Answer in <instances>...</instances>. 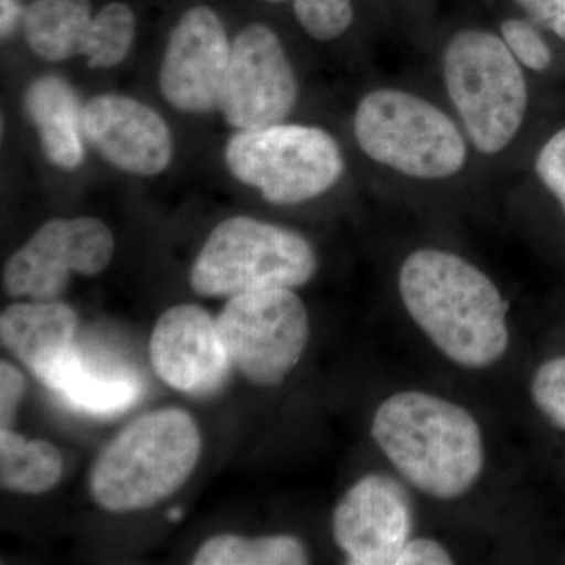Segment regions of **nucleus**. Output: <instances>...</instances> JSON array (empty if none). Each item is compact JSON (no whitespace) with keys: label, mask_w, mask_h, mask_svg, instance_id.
Here are the masks:
<instances>
[{"label":"nucleus","mask_w":565,"mask_h":565,"mask_svg":"<svg viewBox=\"0 0 565 565\" xmlns=\"http://www.w3.org/2000/svg\"><path fill=\"white\" fill-rule=\"evenodd\" d=\"M399 291L408 315L452 362L481 370L504 355L509 303L473 264L423 248L401 267Z\"/></svg>","instance_id":"f257e3e1"},{"label":"nucleus","mask_w":565,"mask_h":565,"mask_svg":"<svg viewBox=\"0 0 565 565\" xmlns=\"http://www.w3.org/2000/svg\"><path fill=\"white\" fill-rule=\"evenodd\" d=\"M373 437L412 486L440 500L468 492L484 467L473 416L433 394H393L375 412Z\"/></svg>","instance_id":"f03ea898"},{"label":"nucleus","mask_w":565,"mask_h":565,"mask_svg":"<svg viewBox=\"0 0 565 565\" xmlns=\"http://www.w3.org/2000/svg\"><path fill=\"white\" fill-rule=\"evenodd\" d=\"M202 452L195 419L178 408L140 416L93 465L90 490L110 512L150 509L185 484Z\"/></svg>","instance_id":"7ed1b4c3"},{"label":"nucleus","mask_w":565,"mask_h":565,"mask_svg":"<svg viewBox=\"0 0 565 565\" xmlns=\"http://www.w3.org/2000/svg\"><path fill=\"white\" fill-rule=\"evenodd\" d=\"M444 79L476 150L503 151L527 109L525 74L504 40L484 29L456 33L445 50Z\"/></svg>","instance_id":"20e7f679"},{"label":"nucleus","mask_w":565,"mask_h":565,"mask_svg":"<svg viewBox=\"0 0 565 565\" xmlns=\"http://www.w3.org/2000/svg\"><path fill=\"white\" fill-rule=\"evenodd\" d=\"M316 269L313 247L299 233L252 217H232L212 230L193 263L191 285L203 297H233L299 288Z\"/></svg>","instance_id":"39448f33"},{"label":"nucleus","mask_w":565,"mask_h":565,"mask_svg":"<svg viewBox=\"0 0 565 565\" xmlns=\"http://www.w3.org/2000/svg\"><path fill=\"white\" fill-rule=\"evenodd\" d=\"M353 132L373 161L419 180H441L467 162V143L437 106L403 90L367 93L356 106Z\"/></svg>","instance_id":"423d86ee"},{"label":"nucleus","mask_w":565,"mask_h":565,"mask_svg":"<svg viewBox=\"0 0 565 565\" xmlns=\"http://www.w3.org/2000/svg\"><path fill=\"white\" fill-rule=\"evenodd\" d=\"M225 161L237 181L258 189L274 204L313 200L344 172L343 152L329 132L285 122L234 134Z\"/></svg>","instance_id":"0eeeda50"},{"label":"nucleus","mask_w":565,"mask_h":565,"mask_svg":"<svg viewBox=\"0 0 565 565\" xmlns=\"http://www.w3.org/2000/svg\"><path fill=\"white\" fill-rule=\"evenodd\" d=\"M217 326L230 360L256 385L280 384L310 338L307 308L289 288L230 297Z\"/></svg>","instance_id":"6e6552de"},{"label":"nucleus","mask_w":565,"mask_h":565,"mask_svg":"<svg viewBox=\"0 0 565 565\" xmlns=\"http://www.w3.org/2000/svg\"><path fill=\"white\" fill-rule=\"evenodd\" d=\"M114 252V234L98 218H54L11 256L3 269V288L11 297L51 302L65 291L71 274H102Z\"/></svg>","instance_id":"1a4fd4ad"},{"label":"nucleus","mask_w":565,"mask_h":565,"mask_svg":"<svg viewBox=\"0 0 565 565\" xmlns=\"http://www.w3.org/2000/svg\"><path fill=\"white\" fill-rule=\"evenodd\" d=\"M297 96L296 73L277 33L259 22L237 33L218 107L226 122L239 131L278 125Z\"/></svg>","instance_id":"9d476101"},{"label":"nucleus","mask_w":565,"mask_h":565,"mask_svg":"<svg viewBox=\"0 0 565 565\" xmlns=\"http://www.w3.org/2000/svg\"><path fill=\"white\" fill-rule=\"evenodd\" d=\"M232 44L218 14L206 6L181 14L167 43L159 87L167 103L189 114L221 107Z\"/></svg>","instance_id":"9b49d317"},{"label":"nucleus","mask_w":565,"mask_h":565,"mask_svg":"<svg viewBox=\"0 0 565 565\" xmlns=\"http://www.w3.org/2000/svg\"><path fill=\"white\" fill-rule=\"evenodd\" d=\"M412 530L411 497L390 476H364L334 509L333 537L351 564L396 563Z\"/></svg>","instance_id":"f8f14e48"},{"label":"nucleus","mask_w":565,"mask_h":565,"mask_svg":"<svg viewBox=\"0 0 565 565\" xmlns=\"http://www.w3.org/2000/svg\"><path fill=\"white\" fill-rule=\"evenodd\" d=\"M151 364L167 385L191 396L218 392L232 371L217 321L196 305L169 308L156 322Z\"/></svg>","instance_id":"ddd939ff"},{"label":"nucleus","mask_w":565,"mask_h":565,"mask_svg":"<svg viewBox=\"0 0 565 565\" xmlns=\"http://www.w3.org/2000/svg\"><path fill=\"white\" fill-rule=\"evenodd\" d=\"M85 141L121 172L154 177L173 159L166 120L147 104L122 95H98L84 104Z\"/></svg>","instance_id":"4468645a"},{"label":"nucleus","mask_w":565,"mask_h":565,"mask_svg":"<svg viewBox=\"0 0 565 565\" xmlns=\"http://www.w3.org/2000/svg\"><path fill=\"white\" fill-rule=\"evenodd\" d=\"M79 319L68 305L51 300L13 303L0 316V340L41 381L74 348Z\"/></svg>","instance_id":"2eb2a0df"},{"label":"nucleus","mask_w":565,"mask_h":565,"mask_svg":"<svg viewBox=\"0 0 565 565\" xmlns=\"http://www.w3.org/2000/svg\"><path fill=\"white\" fill-rule=\"evenodd\" d=\"M40 382L71 407L96 416L122 414L143 392L132 371L87 359L76 344Z\"/></svg>","instance_id":"dca6fc26"},{"label":"nucleus","mask_w":565,"mask_h":565,"mask_svg":"<svg viewBox=\"0 0 565 565\" xmlns=\"http://www.w3.org/2000/svg\"><path fill=\"white\" fill-rule=\"evenodd\" d=\"M24 107L44 158L62 170L79 169L85 159L84 106L73 85L61 76H41L25 90Z\"/></svg>","instance_id":"f3484780"},{"label":"nucleus","mask_w":565,"mask_h":565,"mask_svg":"<svg viewBox=\"0 0 565 565\" xmlns=\"http://www.w3.org/2000/svg\"><path fill=\"white\" fill-rule=\"evenodd\" d=\"M90 0H32L22 29L29 47L46 62L84 55L93 28Z\"/></svg>","instance_id":"a211bd4d"},{"label":"nucleus","mask_w":565,"mask_h":565,"mask_svg":"<svg viewBox=\"0 0 565 565\" xmlns=\"http://www.w3.org/2000/svg\"><path fill=\"white\" fill-rule=\"evenodd\" d=\"M63 459L50 441H28L10 429L0 430V484L11 492H50L61 481Z\"/></svg>","instance_id":"6ab92c4d"},{"label":"nucleus","mask_w":565,"mask_h":565,"mask_svg":"<svg viewBox=\"0 0 565 565\" xmlns=\"http://www.w3.org/2000/svg\"><path fill=\"white\" fill-rule=\"evenodd\" d=\"M308 563L302 542L289 535L244 539L215 535L204 542L193 564L196 565H302Z\"/></svg>","instance_id":"aec40b11"},{"label":"nucleus","mask_w":565,"mask_h":565,"mask_svg":"<svg viewBox=\"0 0 565 565\" xmlns=\"http://www.w3.org/2000/svg\"><path fill=\"white\" fill-rule=\"evenodd\" d=\"M136 36V17L128 3L110 2L93 18L85 57L90 68L120 65L131 51Z\"/></svg>","instance_id":"412c9836"},{"label":"nucleus","mask_w":565,"mask_h":565,"mask_svg":"<svg viewBox=\"0 0 565 565\" xmlns=\"http://www.w3.org/2000/svg\"><path fill=\"white\" fill-rule=\"evenodd\" d=\"M300 28L315 40L340 39L355 20L353 0H292Z\"/></svg>","instance_id":"4be33fe9"},{"label":"nucleus","mask_w":565,"mask_h":565,"mask_svg":"<svg viewBox=\"0 0 565 565\" xmlns=\"http://www.w3.org/2000/svg\"><path fill=\"white\" fill-rule=\"evenodd\" d=\"M501 39L516 62L533 71H544L552 63V50L537 25L527 18H508L500 25Z\"/></svg>","instance_id":"5701e85b"},{"label":"nucleus","mask_w":565,"mask_h":565,"mask_svg":"<svg viewBox=\"0 0 565 565\" xmlns=\"http://www.w3.org/2000/svg\"><path fill=\"white\" fill-rule=\"evenodd\" d=\"M531 390L542 414L565 430V356L542 364Z\"/></svg>","instance_id":"b1692460"},{"label":"nucleus","mask_w":565,"mask_h":565,"mask_svg":"<svg viewBox=\"0 0 565 565\" xmlns=\"http://www.w3.org/2000/svg\"><path fill=\"white\" fill-rule=\"evenodd\" d=\"M535 172L546 189L559 199L565 193V129L556 132L539 152Z\"/></svg>","instance_id":"393cba45"},{"label":"nucleus","mask_w":565,"mask_h":565,"mask_svg":"<svg viewBox=\"0 0 565 565\" xmlns=\"http://www.w3.org/2000/svg\"><path fill=\"white\" fill-rule=\"evenodd\" d=\"M539 29L565 40V0H512Z\"/></svg>","instance_id":"a878e982"},{"label":"nucleus","mask_w":565,"mask_h":565,"mask_svg":"<svg viewBox=\"0 0 565 565\" xmlns=\"http://www.w3.org/2000/svg\"><path fill=\"white\" fill-rule=\"evenodd\" d=\"M24 393V377L13 364L0 363V430L10 429Z\"/></svg>","instance_id":"bb28decb"},{"label":"nucleus","mask_w":565,"mask_h":565,"mask_svg":"<svg viewBox=\"0 0 565 565\" xmlns=\"http://www.w3.org/2000/svg\"><path fill=\"white\" fill-rule=\"evenodd\" d=\"M452 564L444 545L430 539H414L401 550L394 565H446Z\"/></svg>","instance_id":"cd10ccee"},{"label":"nucleus","mask_w":565,"mask_h":565,"mask_svg":"<svg viewBox=\"0 0 565 565\" xmlns=\"http://www.w3.org/2000/svg\"><path fill=\"white\" fill-rule=\"evenodd\" d=\"M24 10L22 0H0V35L3 40L17 32Z\"/></svg>","instance_id":"c85d7f7f"},{"label":"nucleus","mask_w":565,"mask_h":565,"mask_svg":"<svg viewBox=\"0 0 565 565\" xmlns=\"http://www.w3.org/2000/svg\"><path fill=\"white\" fill-rule=\"evenodd\" d=\"M557 200H559L561 206H563V210L565 212V193L563 196H559V199H557Z\"/></svg>","instance_id":"c756f323"},{"label":"nucleus","mask_w":565,"mask_h":565,"mask_svg":"<svg viewBox=\"0 0 565 565\" xmlns=\"http://www.w3.org/2000/svg\"><path fill=\"white\" fill-rule=\"evenodd\" d=\"M264 2H269V3H282V2H286V0H264Z\"/></svg>","instance_id":"7c9ffc66"}]
</instances>
